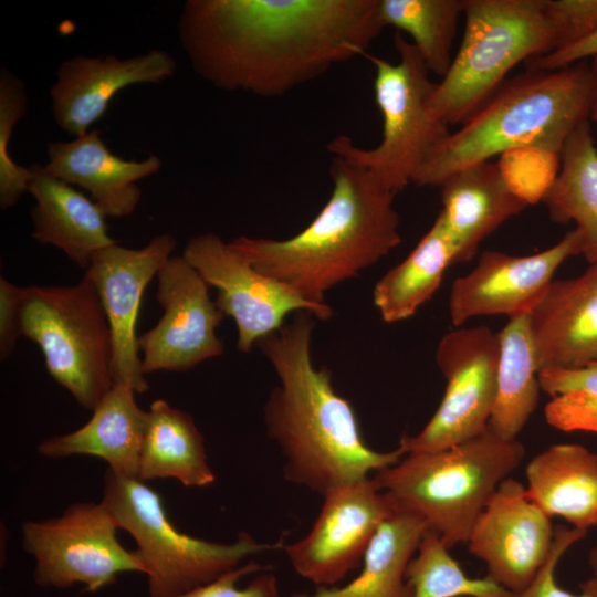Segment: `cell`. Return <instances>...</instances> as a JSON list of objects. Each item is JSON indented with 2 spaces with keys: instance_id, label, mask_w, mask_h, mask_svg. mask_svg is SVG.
Wrapping results in <instances>:
<instances>
[{
  "instance_id": "obj_1",
  "label": "cell",
  "mask_w": 597,
  "mask_h": 597,
  "mask_svg": "<svg viewBox=\"0 0 597 597\" xmlns=\"http://www.w3.org/2000/svg\"><path fill=\"white\" fill-rule=\"evenodd\" d=\"M384 28L379 0H188L178 22L198 76L264 98L364 56Z\"/></svg>"
},
{
  "instance_id": "obj_2",
  "label": "cell",
  "mask_w": 597,
  "mask_h": 597,
  "mask_svg": "<svg viewBox=\"0 0 597 597\" xmlns=\"http://www.w3.org/2000/svg\"><path fill=\"white\" fill-rule=\"evenodd\" d=\"M314 317L296 312L256 346L279 379L263 418L284 457V478L325 496L395 464L406 452L399 446L389 452L367 446L352 405L333 387L331 370L313 364Z\"/></svg>"
},
{
  "instance_id": "obj_3",
  "label": "cell",
  "mask_w": 597,
  "mask_h": 597,
  "mask_svg": "<svg viewBox=\"0 0 597 597\" xmlns=\"http://www.w3.org/2000/svg\"><path fill=\"white\" fill-rule=\"evenodd\" d=\"M329 176L327 202L297 234L285 240L240 235L229 242L259 272L315 304H327L328 291L401 242L394 192L366 168L335 156Z\"/></svg>"
},
{
  "instance_id": "obj_4",
  "label": "cell",
  "mask_w": 597,
  "mask_h": 597,
  "mask_svg": "<svg viewBox=\"0 0 597 597\" xmlns=\"http://www.w3.org/2000/svg\"><path fill=\"white\" fill-rule=\"evenodd\" d=\"M596 93L589 62L557 71L526 70L505 81L459 130L450 133L413 184L439 187L455 171L517 147L562 153L574 130L590 121Z\"/></svg>"
},
{
  "instance_id": "obj_5",
  "label": "cell",
  "mask_w": 597,
  "mask_h": 597,
  "mask_svg": "<svg viewBox=\"0 0 597 597\" xmlns=\"http://www.w3.org/2000/svg\"><path fill=\"white\" fill-rule=\"evenodd\" d=\"M524 446L486 428L438 451L408 452L375 479L396 509L419 516L452 547L472 526L502 481L521 464Z\"/></svg>"
},
{
  "instance_id": "obj_6",
  "label": "cell",
  "mask_w": 597,
  "mask_h": 597,
  "mask_svg": "<svg viewBox=\"0 0 597 597\" xmlns=\"http://www.w3.org/2000/svg\"><path fill=\"white\" fill-rule=\"evenodd\" d=\"M464 32L430 107L449 125L480 111L519 63L553 51L544 0H464Z\"/></svg>"
},
{
  "instance_id": "obj_7",
  "label": "cell",
  "mask_w": 597,
  "mask_h": 597,
  "mask_svg": "<svg viewBox=\"0 0 597 597\" xmlns=\"http://www.w3.org/2000/svg\"><path fill=\"white\" fill-rule=\"evenodd\" d=\"M398 62L366 53L375 67V102L383 116V136L373 148H362L339 135L326 146L335 157L360 166L397 195L409 184L433 151L450 135L449 124L430 107L434 86L416 46L401 32L394 35Z\"/></svg>"
},
{
  "instance_id": "obj_8",
  "label": "cell",
  "mask_w": 597,
  "mask_h": 597,
  "mask_svg": "<svg viewBox=\"0 0 597 597\" xmlns=\"http://www.w3.org/2000/svg\"><path fill=\"white\" fill-rule=\"evenodd\" d=\"M101 501L118 527L136 542L149 597H177L240 566L245 557L280 545L260 543L247 532H240L232 543L188 535L169 520L157 491L108 469Z\"/></svg>"
},
{
  "instance_id": "obj_9",
  "label": "cell",
  "mask_w": 597,
  "mask_h": 597,
  "mask_svg": "<svg viewBox=\"0 0 597 597\" xmlns=\"http://www.w3.org/2000/svg\"><path fill=\"white\" fill-rule=\"evenodd\" d=\"M21 331L80 406L93 410L114 386L112 333L87 275L70 286L24 287Z\"/></svg>"
},
{
  "instance_id": "obj_10",
  "label": "cell",
  "mask_w": 597,
  "mask_h": 597,
  "mask_svg": "<svg viewBox=\"0 0 597 597\" xmlns=\"http://www.w3.org/2000/svg\"><path fill=\"white\" fill-rule=\"evenodd\" d=\"M118 528L102 501L76 502L59 516L23 522L22 547L35 561L34 583L59 589L81 584L95 593L123 573L145 575L135 551L119 543Z\"/></svg>"
},
{
  "instance_id": "obj_11",
  "label": "cell",
  "mask_w": 597,
  "mask_h": 597,
  "mask_svg": "<svg viewBox=\"0 0 597 597\" xmlns=\"http://www.w3.org/2000/svg\"><path fill=\"white\" fill-rule=\"evenodd\" d=\"M499 335L480 325L458 327L438 343L436 363L447 380L443 398L427 425L404 436L406 452L438 451L467 441L489 425L496 394Z\"/></svg>"
},
{
  "instance_id": "obj_12",
  "label": "cell",
  "mask_w": 597,
  "mask_h": 597,
  "mask_svg": "<svg viewBox=\"0 0 597 597\" xmlns=\"http://www.w3.org/2000/svg\"><path fill=\"white\" fill-rule=\"evenodd\" d=\"M182 256L218 291L214 303L235 322L237 348L241 353H249L261 338L279 329L290 313L305 311L321 321L334 314L329 304L308 302L287 285L259 272L214 233L190 238Z\"/></svg>"
},
{
  "instance_id": "obj_13",
  "label": "cell",
  "mask_w": 597,
  "mask_h": 597,
  "mask_svg": "<svg viewBox=\"0 0 597 597\" xmlns=\"http://www.w3.org/2000/svg\"><path fill=\"white\" fill-rule=\"evenodd\" d=\"M311 531L285 545L294 570L320 587H333L358 566L379 526L397 510L374 478L328 492Z\"/></svg>"
},
{
  "instance_id": "obj_14",
  "label": "cell",
  "mask_w": 597,
  "mask_h": 597,
  "mask_svg": "<svg viewBox=\"0 0 597 597\" xmlns=\"http://www.w3.org/2000/svg\"><path fill=\"white\" fill-rule=\"evenodd\" d=\"M157 301L164 313L138 336L145 375L186 371L224 352L217 328L224 315L209 294V285L182 256H171L157 274Z\"/></svg>"
},
{
  "instance_id": "obj_15",
  "label": "cell",
  "mask_w": 597,
  "mask_h": 597,
  "mask_svg": "<svg viewBox=\"0 0 597 597\" xmlns=\"http://www.w3.org/2000/svg\"><path fill=\"white\" fill-rule=\"evenodd\" d=\"M175 237L161 233L145 247L111 244L92 259L85 275L93 282L104 307L113 339L112 378L137 394L148 390L139 356L136 324L142 296L149 282L172 256Z\"/></svg>"
},
{
  "instance_id": "obj_16",
  "label": "cell",
  "mask_w": 597,
  "mask_h": 597,
  "mask_svg": "<svg viewBox=\"0 0 597 597\" xmlns=\"http://www.w3.org/2000/svg\"><path fill=\"white\" fill-rule=\"evenodd\" d=\"M554 540L551 517L507 478L475 520L467 544L488 576L511 593L524 589L546 562Z\"/></svg>"
},
{
  "instance_id": "obj_17",
  "label": "cell",
  "mask_w": 597,
  "mask_h": 597,
  "mask_svg": "<svg viewBox=\"0 0 597 597\" xmlns=\"http://www.w3.org/2000/svg\"><path fill=\"white\" fill-rule=\"evenodd\" d=\"M580 254V238L574 228L551 248L531 255L484 251L475 266L459 276L449 293V315L460 327L480 316L513 317L531 312L557 269Z\"/></svg>"
},
{
  "instance_id": "obj_18",
  "label": "cell",
  "mask_w": 597,
  "mask_h": 597,
  "mask_svg": "<svg viewBox=\"0 0 597 597\" xmlns=\"http://www.w3.org/2000/svg\"><path fill=\"white\" fill-rule=\"evenodd\" d=\"M177 62L167 51L153 49L121 59L115 55H76L63 60L50 88L55 124L78 137L91 130L122 90L158 84L174 76Z\"/></svg>"
},
{
  "instance_id": "obj_19",
  "label": "cell",
  "mask_w": 597,
  "mask_h": 597,
  "mask_svg": "<svg viewBox=\"0 0 597 597\" xmlns=\"http://www.w3.org/2000/svg\"><path fill=\"white\" fill-rule=\"evenodd\" d=\"M530 318L538 374L597 362V264L553 280Z\"/></svg>"
},
{
  "instance_id": "obj_20",
  "label": "cell",
  "mask_w": 597,
  "mask_h": 597,
  "mask_svg": "<svg viewBox=\"0 0 597 597\" xmlns=\"http://www.w3.org/2000/svg\"><path fill=\"white\" fill-rule=\"evenodd\" d=\"M161 159L150 154L143 160H126L109 150L98 129L66 142L46 146L45 170L55 178L78 186L107 217L130 216L139 205L137 181L161 168Z\"/></svg>"
},
{
  "instance_id": "obj_21",
  "label": "cell",
  "mask_w": 597,
  "mask_h": 597,
  "mask_svg": "<svg viewBox=\"0 0 597 597\" xmlns=\"http://www.w3.org/2000/svg\"><path fill=\"white\" fill-rule=\"evenodd\" d=\"M129 385L114 384L81 428L43 440L38 452L48 459L86 454L103 459L108 470L138 479L147 411L135 400Z\"/></svg>"
},
{
  "instance_id": "obj_22",
  "label": "cell",
  "mask_w": 597,
  "mask_h": 597,
  "mask_svg": "<svg viewBox=\"0 0 597 597\" xmlns=\"http://www.w3.org/2000/svg\"><path fill=\"white\" fill-rule=\"evenodd\" d=\"M30 168L28 192L35 200L32 237L56 247L86 271L95 253L116 242L108 234L107 216L91 198L49 174L44 165L34 163Z\"/></svg>"
},
{
  "instance_id": "obj_23",
  "label": "cell",
  "mask_w": 597,
  "mask_h": 597,
  "mask_svg": "<svg viewBox=\"0 0 597 597\" xmlns=\"http://www.w3.org/2000/svg\"><path fill=\"white\" fill-rule=\"evenodd\" d=\"M439 188V216L457 248V263L471 260L485 238L527 207L491 161L455 171Z\"/></svg>"
},
{
  "instance_id": "obj_24",
  "label": "cell",
  "mask_w": 597,
  "mask_h": 597,
  "mask_svg": "<svg viewBox=\"0 0 597 597\" xmlns=\"http://www.w3.org/2000/svg\"><path fill=\"white\" fill-rule=\"evenodd\" d=\"M528 498L549 517L587 531L597 525V453L576 443L553 444L525 469Z\"/></svg>"
},
{
  "instance_id": "obj_25",
  "label": "cell",
  "mask_w": 597,
  "mask_h": 597,
  "mask_svg": "<svg viewBox=\"0 0 597 597\" xmlns=\"http://www.w3.org/2000/svg\"><path fill=\"white\" fill-rule=\"evenodd\" d=\"M175 479L187 488H205L216 475L208 462L203 436L192 416L156 399L147 411L138 480Z\"/></svg>"
},
{
  "instance_id": "obj_26",
  "label": "cell",
  "mask_w": 597,
  "mask_h": 597,
  "mask_svg": "<svg viewBox=\"0 0 597 597\" xmlns=\"http://www.w3.org/2000/svg\"><path fill=\"white\" fill-rule=\"evenodd\" d=\"M427 530L419 516L397 509L379 526L365 553L359 575L350 583L289 597H411L406 570Z\"/></svg>"
},
{
  "instance_id": "obj_27",
  "label": "cell",
  "mask_w": 597,
  "mask_h": 597,
  "mask_svg": "<svg viewBox=\"0 0 597 597\" xmlns=\"http://www.w3.org/2000/svg\"><path fill=\"white\" fill-rule=\"evenodd\" d=\"M457 264V248L438 214L410 253L375 285L373 301L383 321H405L439 289L446 270Z\"/></svg>"
},
{
  "instance_id": "obj_28",
  "label": "cell",
  "mask_w": 597,
  "mask_h": 597,
  "mask_svg": "<svg viewBox=\"0 0 597 597\" xmlns=\"http://www.w3.org/2000/svg\"><path fill=\"white\" fill-rule=\"evenodd\" d=\"M498 335L496 394L488 428L501 439L515 440L540 400L530 312L510 317Z\"/></svg>"
},
{
  "instance_id": "obj_29",
  "label": "cell",
  "mask_w": 597,
  "mask_h": 597,
  "mask_svg": "<svg viewBox=\"0 0 597 597\" xmlns=\"http://www.w3.org/2000/svg\"><path fill=\"white\" fill-rule=\"evenodd\" d=\"M543 202L553 221L575 223L580 254L597 264V148L590 121L567 138L558 177Z\"/></svg>"
},
{
  "instance_id": "obj_30",
  "label": "cell",
  "mask_w": 597,
  "mask_h": 597,
  "mask_svg": "<svg viewBox=\"0 0 597 597\" xmlns=\"http://www.w3.org/2000/svg\"><path fill=\"white\" fill-rule=\"evenodd\" d=\"M464 0H379L384 27H394L412 39L429 72L447 74L452 63L457 25Z\"/></svg>"
},
{
  "instance_id": "obj_31",
  "label": "cell",
  "mask_w": 597,
  "mask_h": 597,
  "mask_svg": "<svg viewBox=\"0 0 597 597\" xmlns=\"http://www.w3.org/2000/svg\"><path fill=\"white\" fill-rule=\"evenodd\" d=\"M406 578L411 597H511L488 575L470 578L450 555L448 545L427 530L410 559Z\"/></svg>"
},
{
  "instance_id": "obj_32",
  "label": "cell",
  "mask_w": 597,
  "mask_h": 597,
  "mask_svg": "<svg viewBox=\"0 0 597 597\" xmlns=\"http://www.w3.org/2000/svg\"><path fill=\"white\" fill-rule=\"evenodd\" d=\"M538 381L541 390L551 397L544 408L551 427L597 434V362L541 371Z\"/></svg>"
},
{
  "instance_id": "obj_33",
  "label": "cell",
  "mask_w": 597,
  "mask_h": 597,
  "mask_svg": "<svg viewBox=\"0 0 597 597\" xmlns=\"http://www.w3.org/2000/svg\"><path fill=\"white\" fill-rule=\"evenodd\" d=\"M28 108L25 86L20 77L2 67L0 71V208L15 206L28 192L32 179L30 167L18 165L10 156L9 143L17 124Z\"/></svg>"
},
{
  "instance_id": "obj_34",
  "label": "cell",
  "mask_w": 597,
  "mask_h": 597,
  "mask_svg": "<svg viewBox=\"0 0 597 597\" xmlns=\"http://www.w3.org/2000/svg\"><path fill=\"white\" fill-rule=\"evenodd\" d=\"M499 171L511 192L526 206L543 202L562 166V153L523 146L499 156Z\"/></svg>"
},
{
  "instance_id": "obj_35",
  "label": "cell",
  "mask_w": 597,
  "mask_h": 597,
  "mask_svg": "<svg viewBox=\"0 0 597 597\" xmlns=\"http://www.w3.org/2000/svg\"><path fill=\"white\" fill-rule=\"evenodd\" d=\"M254 561L177 597H280L276 576Z\"/></svg>"
},
{
  "instance_id": "obj_36",
  "label": "cell",
  "mask_w": 597,
  "mask_h": 597,
  "mask_svg": "<svg viewBox=\"0 0 597 597\" xmlns=\"http://www.w3.org/2000/svg\"><path fill=\"white\" fill-rule=\"evenodd\" d=\"M586 533L587 531L574 526H556L546 562L533 580L521 591L513 593L511 597H597V579L594 577L579 585L578 594L563 589L555 579L558 562L574 544L585 537Z\"/></svg>"
},
{
  "instance_id": "obj_37",
  "label": "cell",
  "mask_w": 597,
  "mask_h": 597,
  "mask_svg": "<svg viewBox=\"0 0 597 597\" xmlns=\"http://www.w3.org/2000/svg\"><path fill=\"white\" fill-rule=\"evenodd\" d=\"M553 30V51L569 48L597 31V0H544Z\"/></svg>"
},
{
  "instance_id": "obj_38",
  "label": "cell",
  "mask_w": 597,
  "mask_h": 597,
  "mask_svg": "<svg viewBox=\"0 0 597 597\" xmlns=\"http://www.w3.org/2000/svg\"><path fill=\"white\" fill-rule=\"evenodd\" d=\"M24 287L0 277V358L7 360L22 336L21 318Z\"/></svg>"
},
{
  "instance_id": "obj_39",
  "label": "cell",
  "mask_w": 597,
  "mask_h": 597,
  "mask_svg": "<svg viewBox=\"0 0 597 597\" xmlns=\"http://www.w3.org/2000/svg\"><path fill=\"white\" fill-rule=\"evenodd\" d=\"M597 56V31L580 42L528 60L526 70L557 71Z\"/></svg>"
},
{
  "instance_id": "obj_40",
  "label": "cell",
  "mask_w": 597,
  "mask_h": 597,
  "mask_svg": "<svg viewBox=\"0 0 597 597\" xmlns=\"http://www.w3.org/2000/svg\"><path fill=\"white\" fill-rule=\"evenodd\" d=\"M588 563L593 573V577L597 579V541L595 542L588 554Z\"/></svg>"
},
{
  "instance_id": "obj_41",
  "label": "cell",
  "mask_w": 597,
  "mask_h": 597,
  "mask_svg": "<svg viewBox=\"0 0 597 597\" xmlns=\"http://www.w3.org/2000/svg\"><path fill=\"white\" fill-rule=\"evenodd\" d=\"M589 65H590L591 72H593V74L595 76L596 84H597V56L589 61ZM590 121L597 122V93H596V100H595V103H594Z\"/></svg>"
}]
</instances>
